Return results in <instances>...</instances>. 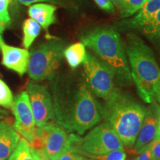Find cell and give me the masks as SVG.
Instances as JSON below:
<instances>
[{
    "mask_svg": "<svg viewBox=\"0 0 160 160\" xmlns=\"http://www.w3.org/2000/svg\"><path fill=\"white\" fill-rule=\"evenodd\" d=\"M19 139V134L8 121L0 122V160L9 159Z\"/></svg>",
    "mask_w": 160,
    "mask_h": 160,
    "instance_id": "14",
    "label": "cell"
},
{
    "mask_svg": "<svg viewBox=\"0 0 160 160\" xmlns=\"http://www.w3.org/2000/svg\"><path fill=\"white\" fill-rule=\"evenodd\" d=\"M134 160H155V159L151 154V150H150L149 147H148L147 148H145L142 152H140L139 153H138V156L135 158Z\"/></svg>",
    "mask_w": 160,
    "mask_h": 160,
    "instance_id": "29",
    "label": "cell"
},
{
    "mask_svg": "<svg viewBox=\"0 0 160 160\" xmlns=\"http://www.w3.org/2000/svg\"><path fill=\"white\" fill-rule=\"evenodd\" d=\"M26 91L28 94L36 126L44 127L56 121L53 100L45 86L29 81L26 84Z\"/></svg>",
    "mask_w": 160,
    "mask_h": 160,
    "instance_id": "9",
    "label": "cell"
},
{
    "mask_svg": "<svg viewBox=\"0 0 160 160\" xmlns=\"http://www.w3.org/2000/svg\"><path fill=\"white\" fill-rule=\"evenodd\" d=\"M76 153L93 160H126L127 154L124 149H117L103 154H91L82 151H75Z\"/></svg>",
    "mask_w": 160,
    "mask_h": 160,
    "instance_id": "20",
    "label": "cell"
},
{
    "mask_svg": "<svg viewBox=\"0 0 160 160\" xmlns=\"http://www.w3.org/2000/svg\"><path fill=\"white\" fill-rule=\"evenodd\" d=\"M151 154L155 160H160V139H155L149 145Z\"/></svg>",
    "mask_w": 160,
    "mask_h": 160,
    "instance_id": "27",
    "label": "cell"
},
{
    "mask_svg": "<svg viewBox=\"0 0 160 160\" xmlns=\"http://www.w3.org/2000/svg\"><path fill=\"white\" fill-rule=\"evenodd\" d=\"M2 54V64L19 76H23L28 71L30 52L25 48H19L7 45L2 40L0 45Z\"/></svg>",
    "mask_w": 160,
    "mask_h": 160,
    "instance_id": "12",
    "label": "cell"
},
{
    "mask_svg": "<svg viewBox=\"0 0 160 160\" xmlns=\"http://www.w3.org/2000/svg\"><path fill=\"white\" fill-rule=\"evenodd\" d=\"M8 25L7 23L5 22L2 18L1 16H0V34L3 33V31H5V28Z\"/></svg>",
    "mask_w": 160,
    "mask_h": 160,
    "instance_id": "32",
    "label": "cell"
},
{
    "mask_svg": "<svg viewBox=\"0 0 160 160\" xmlns=\"http://www.w3.org/2000/svg\"><path fill=\"white\" fill-rule=\"evenodd\" d=\"M148 0H123L122 9L119 12L122 19L130 18L138 13Z\"/></svg>",
    "mask_w": 160,
    "mask_h": 160,
    "instance_id": "21",
    "label": "cell"
},
{
    "mask_svg": "<svg viewBox=\"0 0 160 160\" xmlns=\"http://www.w3.org/2000/svg\"><path fill=\"white\" fill-rule=\"evenodd\" d=\"M68 137L59 125L51 123L36 128L34 139L29 145L33 149H45L52 159L57 160L67 148Z\"/></svg>",
    "mask_w": 160,
    "mask_h": 160,
    "instance_id": "8",
    "label": "cell"
},
{
    "mask_svg": "<svg viewBox=\"0 0 160 160\" xmlns=\"http://www.w3.org/2000/svg\"><path fill=\"white\" fill-rule=\"evenodd\" d=\"M65 48V42L56 38L36 46L30 53L29 77L35 82L53 79L62 61Z\"/></svg>",
    "mask_w": 160,
    "mask_h": 160,
    "instance_id": "5",
    "label": "cell"
},
{
    "mask_svg": "<svg viewBox=\"0 0 160 160\" xmlns=\"http://www.w3.org/2000/svg\"><path fill=\"white\" fill-rule=\"evenodd\" d=\"M2 40H3L2 37V35L0 34V45H1V42H2Z\"/></svg>",
    "mask_w": 160,
    "mask_h": 160,
    "instance_id": "35",
    "label": "cell"
},
{
    "mask_svg": "<svg viewBox=\"0 0 160 160\" xmlns=\"http://www.w3.org/2000/svg\"><path fill=\"white\" fill-rule=\"evenodd\" d=\"M68 146L74 151L91 154H103L117 149H124V145L113 128L106 122L93 128L85 137L71 133Z\"/></svg>",
    "mask_w": 160,
    "mask_h": 160,
    "instance_id": "6",
    "label": "cell"
},
{
    "mask_svg": "<svg viewBox=\"0 0 160 160\" xmlns=\"http://www.w3.org/2000/svg\"><path fill=\"white\" fill-rule=\"evenodd\" d=\"M4 114H5V111H2V109H0V118H2L4 116Z\"/></svg>",
    "mask_w": 160,
    "mask_h": 160,
    "instance_id": "34",
    "label": "cell"
},
{
    "mask_svg": "<svg viewBox=\"0 0 160 160\" xmlns=\"http://www.w3.org/2000/svg\"><path fill=\"white\" fill-rule=\"evenodd\" d=\"M101 118L113 128L127 148L133 147L145 118L146 108L117 88L111 97L99 103Z\"/></svg>",
    "mask_w": 160,
    "mask_h": 160,
    "instance_id": "3",
    "label": "cell"
},
{
    "mask_svg": "<svg viewBox=\"0 0 160 160\" xmlns=\"http://www.w3.org/2000/svg\"><path fill=\"white\" fill-rule=\"evenodd\" d=\"M11 109L15 117L13 128L31 144L34 139L36 123L27 91L21 92L13 99Z\"/></svg>",
    "mask_w": 160,
    "mask_h": 160,
    "instance_id": "10",
    "label": "cell"
},
{
    "mask_svg": "<svg viewBox=\"0 0 160 160\" xmlns=\"http://www.w3.org/2000/svg\"><path fill=\"white\" fill-rule=\"evenodd\" d=\"M111 2L114 5V7L117 8L118 11L119 12L122 11V9L123 0H111Z\"/></svg>",
    "mask_w": 160,
    "mask_h": 160,
    "instance_id": "31",
    "label": "cell"
},
{
    "mask_svg": "<svg viewBox=\"0 0 160 160\" xmlns=\"http://www.w3.org/2000/svg\"><path fill=\"white\" fill-rule=\"evenodd\" d=\"M86 47L82 42H77L68 46L64 51V57L71 69H76L84 63L87 57Z\"/></svg>",
    "mask_w": 160,
    "mask_h": 160,
    "instance_id": "17",
    "label": "cell"
},
{
    "mask_svg": "<svg viewBox=\"0 0 160 160\" xmlns=\"http://www.w3.org/2000/svg\"><path fill=\"white\" fill-rule=\"evenodd\" d=\"M13 102V93L5 82L0 79V106L10 108Z\"/></svg>",
    "mask_w": 160,
    "mask_h": 160,
    "instance_id": "22",
    "label": "cell"
},
{
    "mask_svg": "<svg viewBox=\"0 0 160 160\" xmlns=\"http://www.w3.org/2000/svg\"><path fill=\"white\" fill-rule=\"evenodd\" d=\"M8 160H36L33 155L32 154L31 146L28 142L24 138H20L15 151L12 153Z\"/></svg>",
    "mask_w": 160,
    "mask_h": 160,
    "instance_id": "19",
    "label": "cell"
},
{
    "mask_svg": "<svg viewBox=\"0 0 160 160\" xmlns=\"http://www.w3.org/2000/svg\"><path fill=\"white\" fill-rule=\"evenodd\" d=\"M160 117V104L155 102L150 104L146 109L145 118L133 145V151L137 154L147 148L156 139Z\"/></svg>",
    "mask_w": 160,
    "mask_h": 160,
    "instance_id": "11",
    "label": "cell"
},
{
    "mask_svg": "<svg viewBox=\"0 0 160 160\" xmlns=\"http://www.w3.org/2000/svg\"><path fill=\"white\" fill-rule=\"evenodd\" d=\"M94 2L100 9L108 13H114L115 7L111 2V0H93Z\"/></svg>",
    "mask_w": 160,
    "mask_h": 160,
    "instance_id": "26",
    "label": "cell"
},
{
    "mask_svg": "<svg viewBox=\"0 0 160 160\" xmlns=\"http://www.w3.org/2000/svg\"><path fill=\"white\" fill-rule=\"evenodd\" d=\"M160 11V0H148L141 10L133 17L124 19L114 24L118 32H133L145 24Z\"/></svg>",
    "mask_w": 160,
    "mask_h": 160,
    "instance_id": "13",
    "label": "cell"
},
{
    "mask_svg": "<svg viewBox=\"0 0 160 160\" xmlns=\"http://www.w3.org/2000/svg\"><path fill=\"white\" fill-rule=\"evenodd\" d=\"M16 2L26 6L31 5L37 2H50L53 5V0H11V2Z\"/></svg>",
    "mask_w": 160,
    "mask_h": 160,
    "instance_id": "30",
    "label": "cell"
},
{
    "mask_svg": "<svg viewBox=\"0 0 160 160\" xmlns=\"http://www.w3.org/2000/svg\"></svg>",
    "mask_w": 160,
    "mask_h": 160,
    "instance_id": "37",
    "label": "cell"
},
{
    "mask_svg": "<svg viewBox=\"0 0 160 160\" xmlns=\"http://www.w3.org/2000/svg\"><path fill=\"white\" fill-rule=\"evenodd\" d=\"M11 0H0V16L5 23L11 24V17L8 13V6Z\"/></svg>",
    "mask_w": 160,
    "mask_h": 160,
    "instance_id": "25",
    "label": "cell"
},
{
    "mask_svg": "<svg viewBox=\"0 0 160 160\" xmlns=\"http://www.w3.org/2000/svg\"><path fill=\"white\" fill-rule=\"evenodd\" d=\"M88 159H89V158H88ZM89 160H93V159H89Z\"/></svg>",
    "mask_w": 160,
    "mask_h": 160,
    "instance_id": "36",
    "label": "cell"
},
{
    "mask_svg": "<svg viewBox=\"0 0 160 160\" xmlns=\"http://www.w3.org/2000/svg\"><path fill=\"white\" fill-rule=\"evenodd\" d=\"M31 150L36 160H53L46 153L45 149H33L31 148Z\"/></svg>",
    "mask_w": 160,
    "mask_h": 160,
    "instance_id": "28",
    "label": "cell"
},
{
    "mask_svg": "<svg viewBox=\"0 0 160 160\" xmlns=\"http://www.w3.org/2000/svg\"><path fill=\"white\" fill-rule=\"evenodd\" d=\"M124 45L138 95L146 103L160 104V66L154 52L134 32L126 33Z\"/></svg>",
    "mask_w": 160,
    "mask_h": 160,
    "instance_id": "2",
    "label": "cell"
},
{
    "mask_svg": "<svg viewBox=\"0 0 160 160\" xmlns=\"http://www.w3.org/2000/svg\"><path fill=\"white\" fill-rule=\"evenodd\" d=\"M42 27L31 18L25 20L22 25V45L25 49L31 47L34 40L39 37Z\"/></svg>",
    "mask_w": 160,
    "mask_h": 160,
    "instance_id": "18",
    "label": "cell"
},
{
    "mask_svg": "<svg viewBox=\"0 0 160 160\" xmlns=\"http://www.w3.org/2000/svg\"><path fill=\"white\" fill-rule=\"evenodd\" d=\"M57 160H89V159L76 153L71 148H70L68 146H67L66 149L62 153V154L58 157Z\"/></svg>",
    "mask_w": 160,
    "mask_h": 160,
    "instance_id": "24",
    "label": "cell"
},
{
    "mask_svg": "<svg viewBox=\"0 0 160 160\" xmlns=\"http://www.w3.org/2000/svg\"><path fill=\"white\" fill-rule=\"evenodd\" d=\"M84 0H53V5H59L72 12L79 11Z\"/></svg>",
    "mask_w": 160,
    "mask_h": 160,
    "instance_id": "23",
    "label": "cell"
},
{
    "mask_svg": "<svg viewBox=\"0 0 160 160\" xmlns=\"http://www.w3.org/2000/svg\"><path fill=\"white\" fill-rule=\"evenodd\" d=\"M53 91L56 122L65 131L82 135L101 121L99 102L85 77L57 82Z\"/></svg>",
    "mask_w": 160,
    "mask_h": 160,
    "instance_id": "1",
    "label": "cell"
},
{
    "mask_svg": "<svg viewBox=\"0 0 160 160\" xmlns=\"http://www.w3.org/2000/svg\"><path fill=\"white\" fill-rule=\"evenodd\" d=\"M156 139H160V117L159 120V125H158V129H157V137Z\"/></svg>",
    "mask_w": 160,
    "mask_h": 160,
    "instance_id": "33",
    "label": "cell"
},
{
    "mask_svg": "<svg viewBox=\"0 0 160 160\" xmlns=\"http://www.w3.org/2000/svg\"><path fill=\"white\" fill-rule=\"evenodd\" d=\"M133 32L141 34L151 44L160 60V11Z\"/></svg>",
    "mask_w": 160,
    "mask_h": 160,
    "instance_id": "16",
    "label": "cell"
},
{
    "mask_svg": "<svg viewBox=\"0 0 160 160\" xmlns=\"http://www.w3.org/2000/svg\"><path fill=\"white\" fill-rule=\"evenodd\" d=\"M83 68L85 81L92 93L105 101L108 99L117 89L113 71L90 52L87 53Z\"/></svg>",
    "mask_w": 160,
    "mask_h": 160,
    "instance_id": "7",
    "label": "cell"
},
{
    "mask_svg": "<svg viewBox=\"0 0 160 160\" xmlns=\"http://www.w3.org/2000/svg\"><path fill=\"white\" fill-rule=\"evenodd\" d=\"M57 6L49 3H36L31 5L28 10L30 18L35 20L45 31H48L49 28L56 23Z\"/></svg>",
    "mask_w": 160,
    "mask_h": 160,
    "instance_id": "15",
    "label": "cell"
},
{
    "mask_svg": "<svg viewBox=\"0 0 160 160\" xmlns=\"http://www.w3.org/2000/svg\"><path fill=\"white\" fill-rule=\"evenodd\" d=\"M79 37L96 57L113 71L119 84L128 85L132 82L125 45L114 28L98 26L83 32Z\"/></svg>",
    "mask_w": 160,
    "mask_h": 160,
    "instance_id": "4",
    "label": "cell"
}]
</instances>
